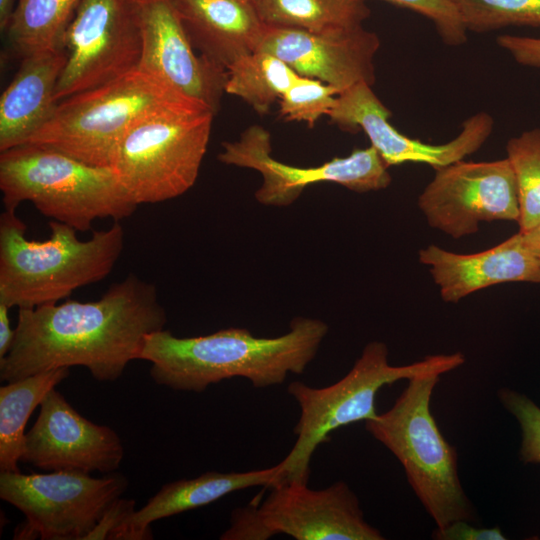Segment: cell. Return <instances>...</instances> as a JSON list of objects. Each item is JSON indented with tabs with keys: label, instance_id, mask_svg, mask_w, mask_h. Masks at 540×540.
Listing matches in <instances>:
<instances>
[{
	"label": "cell",
	"instance_id": "20",
	"mask_svg": "<svg viewBox=\"0 0 540 540\" xmlns=\"http://www.w3.org/2000/svg\"><path fill=\"white\" fill-rule=\"evenodd\" d=\"M67 56L64 48L23 57L0 98V151L25 144L52 116L55 90Z\"/></svg>",
	"mask_w": 540,
	"mask_h": 540
},
{
	"label": "cell",
	"instance_id": "6",
	"mask_svg": "<svg viewBox=\"0 0 540 540\" xmlns=\"http://www.w3.org/2000/svg\"><path fill=\"white\" fill-rule=\"evenodd\" d=\"M465 362L461 352L429 355L414 363L393 366L388 362V348L380 341L369 342L351 370L336 383L314 388L294 381L288 393L297 402L300 415L293 429L296 442L283 459L284 481L308 484L310 462L317 447L340 427L375 418L379 390L398 380L437 374L442 375Z\"/></svg>",
	"mask_w": 540,
	"mask_h": 540
},
{
	"label": "cell",
	"instance_id": "33",
	"mask_svg": "<svg viewBox=\"0 0 540 540\" xmlns=\"http://www.w3.org/2000/svg\"><path fill=\"white\" fill-rule=\"evenodd\" d=\"M466 520L454 521L443 528H436L432 538L436 540H505L499 527H475Z\"/></svg>",
	"mask_w": 540,
	"mask_h": 540
},
{
	"label": "cell",
	"instance_id": "24",
	"mask_svg": "<svg viewBox=\"0 0 540 540\" xmlns=\"http://www.w3.org/2000/svg\"><path fill=\"white\" fill-rule=\"evenodd\" d=\"M81 0H17L6 27L12 48L22 57L63 48V37Z\"/></svg>",
	"mask_w": 540,
	"mask_h": 540
},
{
	"label": "cell",
	"instance_id": "7",
	"mask_svg": "<svg viewBox=\"0 0 540 540\" xmlns=\"http://www.w3.org/2000/svg\"><path fill=\"white\" fill-rule=\"evenodd\" d=\"M440 375L408 380L393 406L365 421L367 432L401 463L408 483L436 523L473 521L475 512L458 475L456 449L441 434L430 410Z\"/></svg>",
	"mask_w": 540,
	"mask_h": 540
},
{
	"label": "cell",
	"instance_id": "30",
	"mask_svg": "<svg viewBox=\"0 0 540 540\" xmlns=\"http://www.w3.org/2000/svg\"><path fill=\"white\" fill-rule=\"evenodd\" d=\"M383 1L409 9L432 21L438 35L448 46H460L467 41L468 30L457 7L450 0Z\"/></svg>",
	"mask_w": 540,
	"mask_h": 540
},
{
	"label": "cell",
	"instance_id": "29",
	"mask_svg": "<svg viewBox=\"0 0 540 540\" xmlns=\"http://www.w3.org/2000/svg\"><path fill=\"white\" fill-rule=\"evenodd\" d=\"M497 395L521 428L520 460L525 464H540V407L526 395L510 388H501Z\"/></svg>",
	"mask_w": 540,
	"mask_h": 540
},
{
	"label": "cell",
	"instance_id": "3",
	"mask_svg": "<svg viewBox=\"0 0 540 540\" xmlns=\"http://www.w3.org/2000/svg\"><path fill=\"white\" fill-rule=\"evenodd\" d=\"M49 227L48 239L30 240L15 211L5 210L0 216V302L10 308L55 304L74 290L101 281L124 249L119 221L94 230L85 241L64 223L52 220Z\"/></svg>",
	"mask_w": 540,
	"mask_h": 540
},
{
	"label": "cell",
	"instance_id": "8",
	"mask_svg": "<svg viewBox=\"0 0 540 540\" xmlns=\"http://www.w3.org/2000/svg\"><path fill=\"white\" fill-rule=\"evenodd\" d=\"M183 99L136 69L59 101L50 119L25 144L48 147L93 166L110 167L119 140L133 122Z\"/></svg>",
	"mask_w": 540,
	"mask_h": 540
},
{
	"label": "cell",
	"instance_id": "27",
	"mask_svg": "<svg viewBox=\"0 0 540 540\" xmlns=\"http://www.w3.org/2000/svg\"><path fill=\"white\" fill-rule=\"evenodd\" d=\"M468 31L490 32L508 26L540 27V0H450Z\"/></svg>",
	"mask_w": 540,
	"mask_h": 540
},
{
	"label": "cell",
	"instance_id": "2",
	"mask_svg": "<svg viewBox=\"0 0 540 540\" xmlns=\"http://www.w3.org/2000/svg\"><path fill=\"white\" fill-rule=\"evenodd\" d=\"M327 333L324 321L309 317L293 318L287 333L272 338L236 327L185 338L163 329L147 335L140 359L151 362L156 384L176 391L201 393L234 377L265 388L302 374Z\"/></svg>",
	"mask_w": 540,
	"mask_h": 540
},
{
	"label": "cell",
	"instance_id": "34",
	"mask_svg": "<svg viewBox=\"0 0 540 540\" xmlns=\"http://www.w3.org/2000/svg\"><path fill=\"white\" fill-rule=\"evenodd\" d=\"M9 308V306L0 302V358L8 353L15 335V328H11L8 316Z\"/></svg>",
	"mask_w": 540,
	"mask_h": 540
},
{
	"label": "cell",
	"instance_id": "5",
	"mask_svg": "<svg viewBox=\"0 0 540 540\" xmlns=\"http://www.w3.org/2000/svg\"><path fill=\"white\" fill-rule=\"evenodd\" d=\"M214 115L207 106L183 99L130 125L115 148L110 167L133 202L174 199L194 185Z\"/></svg>",
	"mask_w": 540,
	"mask_h": 540
},
{
	"label": "cell",
	"instance_id": "17",
	"mask_svg": "<svg viewBox=\"0 0 540 540\" xmlns=\"http://www.w3.org/2000/svg\"><path fill=\"white\" fill-rule=\"evenodd\" d=\"M376 33L362 25L323 33L266 28L258 50L269 52L302 77L317 79L339 94L359 84L375 83Z\"/></svg>",
	"mask_w": 540,
	"mask_h": 540
},
{
	"label": "cell",
	"instance_id": "19",
	"mask_svg": "<svg viewBox=\"0 0 540 540\" xmlns=\"http://www.w3.org/2000/svg\"><path fill=\"white\" fill-rule=\"evenodd\" d=\"M200 54L228 69L259 49L267 26L251 0H173Z\"/></svg>",
	"mask_w": 540,
	"mask_h": 540
},
{
	"label": "cell",
	"instance_id": "32",
	"mask_svg": "<svg viewBox=\"0 0 540 540\" xmlns=\"http://www.w3.org/2000/svg\"><path fill=\"white\" fill-rule=\"evenodd\" d=\"M496 43L517 63L540 68V38L504 34L496 38Z\"/></svg>",
	"mask_w": 540,
	"mask_h": 540
},
{
	"label": "cell",
	"instance_id": "4",
	"mask_svg": "<svg viewBox=\"0 0 540 540\" xmlns=\"http://www.w3.org/2000/svg\"><path fill=\"white\" fill-rule=\"evenodd\" d=\"M0 190L5 210L30 201L45 217L80 232L90 230L96 219L129 217L138 206L111 167L33 144L1 152Z\"/></svg>",
	"mask_w": 540,
	"mask_h": 540
},
{
	"label": "cell",
	"instance_id": "1",
	"mask_svg": "<svg viewBox=\"0 0 540 540\" xmlns=\"http://www.w3.org/2000/svg\"><path fill=\"white\" fill-rule=\"evenodd\" d=\"M166 322L156 286L133 273L96 301L19 308L12 345L0 358V379L83 366L98 381H115L140 359L147 335Z\"/></svg>",
	"mask_w": 540,
	"mask_h": 540
},
{
	"label": "cell",
	"instance_id": "21",
	"mask_svg": "<svg viewBox=\"0 0 540 540\" xmlns=\"http://www.w3.org/2000/svg\"><path fill=\"white\" fill-rule=\"evenodd\" d=\"M286 464L246 472L208 471L196 478L169 482L131 519V526L147 540L153 539L152 522L209 505L239 490L274 486L285 480Z\"/></svg>",
	"mask_w": 540,
	"mask_h": 540
},
{
	"label": "cell",
	"instance_id": "26",
	"mask_svg": "<svg viewBox=\"0 0 540 540\" xmlns=\"http://www.w3.org/2000/svg\"><path fill=\"white\" fill-rule=\"evenodd\" d=\"M506 152L517 187V223L525 232L540 222V128L509 139Z\"/></svg>",
	"mask_w": 540,
	"mask_h": 540
},
{
	"label": "cell",
	"instance_id": "9",
	"mask_svg": "<svg viewBox=\"0 0 540 540\" xmlns=\"http://www.w3.org/2000/svg\"><path fill=\"white\" fill-rule=\"evenodd\" d=\"M278 534L296 540H383L364 517L357 495L344 481L313 490L282 481L260 504L235 509L221 540H266Z\"/></svg>",
	"mask_w": 540,
	"mask_h": 540
},
{
	"label": "cell",
	"instance_id": "16",
	"mask_svg": "<svg viewBox=\"0 0 540 540\" xmlns=\"http://www.w3.org/2000/svg\"><path fill=\"white\" fill-rule=\"evenodd\" d=\"M25 434L21 461L45 471L115 472L124 457L118 434L79 414L55 388Z\"/></svg>",
	"mask_w": 540,
	"mask_h": 540
},
{
	"label": "cell",
	"instance_id": "22",
	"mask_svg": "<svg viewBox=\"0 0 540 540\" xmlns=\"http://www.w3.org/2000/svg\"><path fill=\"white\" fill-rule=\"evenodd\" d=\"M70 374L59 368L31 375L0 387V471L18 472L27 421L44 399Z\"/></svg>",
	"mask_w": 540,
	"mask_h": 540
},
{
	"label": "cell",
	"instance_id": "13",
	"mask_svg": "<svg viewBox=\"0 0 540 540\" xmlns=\"http://www.w3.org/2000/svg\"><path fill=\"white\" fill-rule=\"evenodd\" d=\"M428 224L452 238L478 231L491 221H518L516 181L507 158L460 160L436 170L418 198Z\"/></svg>",
	"mask_w": 540,
	"mask_h": 540
},
{
	"label": "cell",
	"instance_id": "18",
	"mask_svg": "<svg viewBox=\"0 0 540 540\" xmlns=\"http://www.w3.org/2000/svg\"><path fill=\"white\" fill-rule=\"evenodd\" d=\"M441 298L457 303L464 297L505 282L540 283V263L525 246L520 232L478 253L459 254L436 245L419 251Z\"/></svg>",
	"mask_w": 540,
	"mask_h": 540
},
{
	"label": "cell",
	"instance_id": "25",
	"mask_svg": "<svg viewBox=\"0 0 540 540\" xmlns=\"http://www.w3.org/2000/svg\"><path fill=\"white\" fill-rule=\"evenodd\" d=\"M300 77L275 55L256 50L227 69L225 93L237 96L264 115Z\"/></svg>",
	"mask_w": 540,
	"mask_h": 540
},
{
	"label": "cell",
	"instance_id": "28",
	"mask_svg": "<svg viewBox=\"0 0 540 540\" xmlns=\"http://www.w3.org/2000/svg\"><path fill=\"white\" fill-rule=\"evenodd\" d=\"M339 92L317 79L300 76L280 98V115L286 121H303L312 127L329 115Z\"/></svg>",
	"mask_w": 540,
	"mask_h": 540
},
{
	"label": "cell",
	"instance_id": "10",
	"mask_svg": "<svg viewBox=\"0 0 540 540\" xmlns=\"http://www.w3.org/2000/svg\"><path fill=\"white\" fill-rule=\"evenodd\" d=\"M127 486L116 472L0 473V498L26 517L15 539L85 540Z\"/></svg>",
	"mask_w": 540,
	"mask_h": 540
},
{
	"label": "cell",
	"instance_id": "15",
	"mask_svg": "<svg viewBox=\"0 0 540 540\" xmlns=\"http://www.w3.org/2000/svg\"><path fill=\"white\" fill-rule=\"evenodd\" d=\"M391 115L372 86L359 83L337 95L328 116L344 130L362 129L388 167L406 162L424 163L435 170L445 167L478 151L494 127L493 118L479 112L462 123L454 139L434 145L400 133L389 122Z\"/></svg>",
	"mask_w": 540,
	"mask_h": 540
},
{
	"label": "cell",
	"instance_id": "11",
	"mask_svg": "<svg viewBox=\"0 0 540 540\" xmlns=\"http://www.w3.org/2000/svg\"><path fill=\"white\" fill-rule=\"evenodd\" d=\"M62 46L67 60L57 102L138 68L142 39L134 0H81Z\"/></svg>",
	"mask_w": 540,
	"mask_h": 540
},
{
	"label": "cell",
	"instance_id": "23",
	"mask_svg": "<svg viewBox=\"0 0 540 540\" xmlns=\"http://www.w3.org/2000/svg\"><path fill=\"white\" fill-rule=\"evenodd\" d=\"M268 27L323 33L362 25L370 9L362 0H251Z\"/></svg>",
	"mask_w": 540,
	"mask_h": 540
},
{
	"label": "cell",
	"instance_id": "31",
	"mask_svg": "<svg viewBox=\"0 0 540 540\" xmlns=\"http://www.w3.org/2000/svg\"><path fill=\"white\" fill-rule=\"evenodd\" d=\"M135 512L134 500L118 498L85 540H141L139 533L131 526V519Z\"/></svg>",
	"mask_w": 540,
	"mask_h": 540
},
{
	"label": "cell",
	"instance_id": "14",
	"mask_svg": "<svg viewBox=\"0 0 540 540\" xmlns=\"http://www.w3.org/2000/svg\"><path fill=\"white\" fill-rule=\"evenodd\" d=\"M134 1L142 39L137 69L216 114L227 70L196 54L173 0Z\"/></svg>",
	"mask_w": 540,
	"mask_h": 540
},
{
	"label": "cell",
	"instance_id": "35",
	"mask_svg": "<svg viewBox=\"0 0 540 540\" xmlns=\"http://www.w3.org/2000/svg\"><path fill=\"white\" fill-rule=\"evenodd\" d=\"M520 233L525 246L540 263V222L531 229Z\"/></svg>",
	"mask_w": 540,
	"mask_h": 540
},
{
	"label": "cell",
	"instance_id": "12",
	"mask_svg": "<svg viewBox=\"0 0 540 540\" xmlns=\"http://www.w3.org/2000/svg\"><path fill=\"white\" fill-rule=\"evenodd\" d=\"M222 147L218 154L220 162L261 174L263 182L255 198L266 206H289L307 186L317 183H336L364 193L385 189L392 181L388 166L373 146L355 149L347 157H337L320 166L296 167L273 158L270 133L252 125L238 140L224 142Z\"/></svg>",
	"mask_w": 540,
	"mask_h": 540
},
{
	"label": "cell",
	"instance_id": "36",
	"mask_svg": "<svg viewBox=\"0 0 540 540\" xmlns=\"http://www.w3.org/2000/svg\"><path fill=\"white\" fill-rule=\"evenodd\" d=\"M15 0H0V27L1 30H5L12 12L14 10Z\"/></svg>",
	"mask_w": 540,
	"mask_h": 540
}]
</instances>
